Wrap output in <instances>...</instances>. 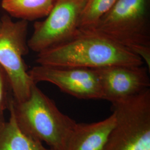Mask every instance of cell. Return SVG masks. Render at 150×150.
I'll use <instances>...</instances> for the list:
<instances>
[{"instance_id":"9c48e42d","label":"cell","mask_w":150,"mask_h":150,"mask_svg":"<svg viewBox=\"0 0 150 150\" xmlns=\"http://www.w3.org/2000/svg\"><path fill=\"white\" fill-rule=\"evenodd\" d=\"M115 122L113 112L108 117L96 122H76L65 150H103Z\"/></svg>"},{"instance_id":"277c9868","label":"cell","mask_w":150,"mask_h":150,"mask_svg":"<svg viewBox=\"0 0 150 150\" xmlns=\"http://www.w3.org/2000/svg\"><path fill=\"white\" fill-rule=\"evenodd\" d=\"M116 122L103 150H150V89L112 104Z\"/></svg>"},{"instance_id":"5b68a950","label":"cell","mask_w":150,"mask_h":150,"mask_svg":"<svg viewBox=\"0 0 150 150\" xmlns=\"http://www.w3.org/2000/svg\"><path fill=\"white\" fill-rule=\"evenodd\" d=\"M0 20V64L8 76L13 99L22 102L30 96L35 83L23 59L29 48L28 21H13L8 15H4Z\"/></svg>"},{"instance_id":"2e32d148","label":"cell","mask_w":150,"mask_h":150,"mask_svg":"<svg viewBox=\"0 0 150 150\" xmlns=\"http://www.w3.org/2000/svg\"><path fill=\"white\" fill-rule=\"evenodd\" d=\"M49 150H51V149H49Z\"/></svg>"},{"instance_id":"9a60e30c","label":"cell","mask_w":150,"mask_h":150,"mask_svg":"<svg viewBox=\"0 0 150 150\" xmlns=\"http://www.w3.org/2000/svg\"><path fill=\"white\" fill-rule=\"evenodd\" d=\"M0 114H3V113H0Z\"/></svg>"},{"instance_id":"8992f818","label":"cell","mask_w":150,"mask_h":150,"mask_svg":"<svg viewBox=\"0 0 150 150\" xmlns=\"http://www.w3.org/2000/svg\"><path fill=\"white\" fill-rule=\"evenodd\" d=\"M87 0H57L46 18L36 22L28 48L38 54L70 40L79 31Z\"/></svg>"},{"instance_id":"52a82bcc","label":"cell","mask_w":150,"mask_h":150,"mask_svg":"<svg viewBox=\"0 0 150 150\" xmlns=\"http://www.w3.org/2000/svg\"><path fill=\"white\" fill-rule=\"evenodd\" d=\"M33 82H47L80 99H101L100 81L95 69L38 64L28 71Z\"/></svg>"},{"instance_id":"7a4b0ae2","label":"cell","mask_w":150,"mask_h":150,"mask_svg":"<svg viewBox=\"0 0 150 150\" xmlns=\"http://www.w3.org/2000/svg\"><path fill=\"white\" fill-rule=\"evenodd\" d=\"M7 108L28 136L45 143L49 149L65 150L76 122L61 112L36 83L32 85L30 96L22 102H17L13 96L10 97Z\"/></svg>"},{"instance_id":"4fadbf2b","label":"cell","mask_w":150,"mask_h":150,"mask_svg":"<svg viewBox=\"0 0 150 150\" xmlns=\"http://www.w3.org/2000/svg\"><path fill=\"white\" fill-rule=\"evenodd\" d=\"M8 90H11L7 75L0 64V113H3L8 107L10 97Z\"/></svg>"},{"instance_id":"8fae6325","label":"cell","mask_w":150,"mask_h":150,"mask_svg":"<svg viewBox=\"0 0 150 150\" xmlns=\"http://www.w3.org/2000/svg\"><path fill=\"white\" fill-rule=\"evenodd\" d=\"M57 0H2V7L10 16L33 21L46 17Z\"/></svg>"},{"instance_id":"7c38bea8","label":"cell","mask_w":150,"mask_h":150,"mask_svg":"<svg viewBox=\"0 0 150 150\" xmlns=\"http://www.w3.org/2000/svg\"><path fill=\"white\" fill-rule=\"evenodd\" d=\"M117 0H87L79 29H91L109 11Z\"/></svg>"},{"instance_id":"3957f363","label":"cell","mask_w":150,"mask_h":150,"mask_svg":"<svg viewBox=\"0 0 150 150\" xmlns=\"http://www.w3.org/2000/svg\"><path fill=\"white\" fill-rule=\"evenodd\" d=\"M150 0H117L93 29L140 56L150 69Z\"/></svg>"},{"instance_id":"ba28073f","label":"cell","mask_w":150,"mask_h":150,"mask_svg":"<svg viewBox=\"0 0 150 150\" xmlns=\"http://www.w3.org/2000/svg\"><path fill=\"white\" fill-rule=\"evenodd\" d=\"M95 70L100 81L102 100L112 104L150 88V70L143 65H112Z\"/></svg>"},{"instance_id":"6da1fadb","label":"cell","mask_w":150,"mask_h":150,"mask_svg":"<svg viewBox=\"0 0 150 150\" xmlns=\"http://www.w3.org/2000/svg\"><path fill=\"white\" fill-rule=\"evenodd\" d=\"M36 61L41 65L91 69L145 64L139 55L93 29H79L69 40L38 54Z\"/></svg>"},{"instance_id":"5bb4252c","label":"cell","mask_w":150,"mask_h":150,"mask_svg":"<svg viewBox=\"0 0 150 150\" xmlns=\"http://www.w3.org/2000/svg\"><path fill=\"white\" fill-rule=\"evenodd\" d=\"M0 27H1V20H0Z\"/></svg>"},{"instance_id":"30bf717a","label":"cell","mask_w":150,"mask_h":150,"mask_svg":"<svg viewBox=\"0 0 150 150\" xmlns=\"http://www.w3.org/2000/svg\"><path fill=\"white\" fill-rule=\"evenodd\" d=\"M8 120L0 114V150H49L43 143L24 133L16 122L13 113Z\"/></svg>"}]
</instances>
